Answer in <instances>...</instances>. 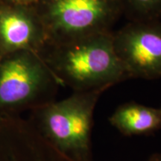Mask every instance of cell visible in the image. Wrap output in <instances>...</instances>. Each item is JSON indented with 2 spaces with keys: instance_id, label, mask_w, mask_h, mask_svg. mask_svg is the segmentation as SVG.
I'll use <instances>...</instances> for the list:
<instances>
[{
  "instance_id": "cell-1",
  "label": "cell",
  "mask_w": 161,
  "mask_h": 161,
  "mask_svg": "<svg viewBox=\"0 0 161 161\" xmlns=\"http://www.w3.org/2000/svg\"><path fill=\"white\" fill-rule=\"evenodd\" d=\"M55 45L44 61L58 82L74 92L106 90L130 78L116 55L110 31Z\"/></svg>"
},
{
  "instance_id": "cell-2",
  "label": "cell",
  "mask_w": 161,
  "mask_h": 161,
  "mask_svg": "<svg viewBox=\"0 0 161 161\" xmlns=\"http://www.w3.org/2000/svg\"><path fill=\"white\" fill-rule=\"evenodd\" d=\"M104 90L74 92L58 102L38 107L35 129L73 161H92V131L96 104Z\"/></svg>"
},
{
  "instance_id": "cell-3",
  "label": "cell",
  "mask_w": 161,
  "mask_h": 161,
  "mask_svg": "<svg viewBox=\"0 0 161 161\" xmlns=\"http://www.w3.org/2000/svg\"><path fill=\"white\" fill-rule=\"evenodd\" d=\"M40 4V17L55 44L110 31L122 11L119 0H43Z\"/></svg>"
},
{
  "instance_id": "cell-4",
  "label": "cell",
  "mask_w": 161,
  "mask_h": 161,
  "mask_svg": "<svg viewBox=\"0 0 161 161\" xmlns=\"http://www.w3.org/2000/svg\"><path fill=\"white\" fill-rule=\"evenodd\" d=\"M113 41L130 78H161V22L133 21L113 34Z\"/></svg>"
},
{
  "instance_id": "cell-5",
  "label": "cell",
  "mask_w": 161,
  "mask_h": 161,
  "mask_svg": "<svg viewBox=\"0 0 161 161\" xmlns=\"http://www.w3.org/2000/svg\"><path fill=\"white\" fill-rule=\"evenodd\" d=\"M0 64V104L32 103L59 83L37 52L18 51Z\"/></svg>"
},
{
  "instance_id": "cell-6",
  "label": "cell",
  "mask_w": 161,
  "mask_h": 161,
  "mask_svg": "<svg viewBox=\"0 0 161 161\" xmlns=\"http://www.w3.org/2000/svg\"><path fill=\"white\" fill-rule=\"evenodd\" d=\"M47 40L45 25L35 7L14 5L0 9V46L6 51L38 53Z\"/></svg>"
},
{
  "instance_id": "cell-7",
  "label": "cell",
  "mask_w": 161,
  "mask_h": 161,
  "mask_svg": "<svg viewBox=\"0 0 161 161\" xmlns=\"http://www.w3.org/2000/svg\"><path fill=\"white\" fill-rule=\"evenodd\" d=\"M109 122L125 136L148 135L161 130V107L127 102L116 108Z\"/></svg>"
},
{
  "instance_id": "cell-8",
  "label": "cell",
  "mask_w": 161,
  "mask_h": 161,
  "mask_svg": "<svg viewBox=\"0 0 161 161\" xmlns=\"http://www.w3.org/2000/svg\"><path fill=\"white\" fill-rule=\"evenodd\" d=\"M11 161H73L43 140H35L14 154Z\"/></svg>"
},
{
  "instance_id": "cell-9",
  "label": "cell",
  "mask_w": 161,
  "mask_h": 161,
  "mask_svg": "<svg viewBox=\"0 0 161 161\" xmlns=\"http://www.w3.org/2000/svg\"><path fill=\"white\" fill-rule=\"evenodd\" d=\"M122 11L133 21H155L161 17V0H119Z\"/></svg>"
},
{
  "instance_id": "cell-10",
  "label": "cell",
  "mask_w": 161,
  "mask_h": 161,
  "mask_svg": "<svg viewBox=\"0 0 161 161\" xmlns=\"http://www.w3.org/2000/svg\"><path fill=\"white\" fill-rule=\"evenodd\" d=\"M14 5L27 6V7H35L36 5L41 3L43 0H9Z\"/></svg>"
},
{
  "instance_id": "cell-11",
  "label": "cell",
  "mask_w": 161,
  "mask_h": 161,
  "mask_svg": "<svg viewBox=\"0 0 161 161\" xmlns=\"http://www.w3.org/2000/svg\"><path fill=\"white\" fill-rule=\"evenodd\" d=\"M148 161H161V153H157L150 157Z\"/></svg>"
}]
</instances>
